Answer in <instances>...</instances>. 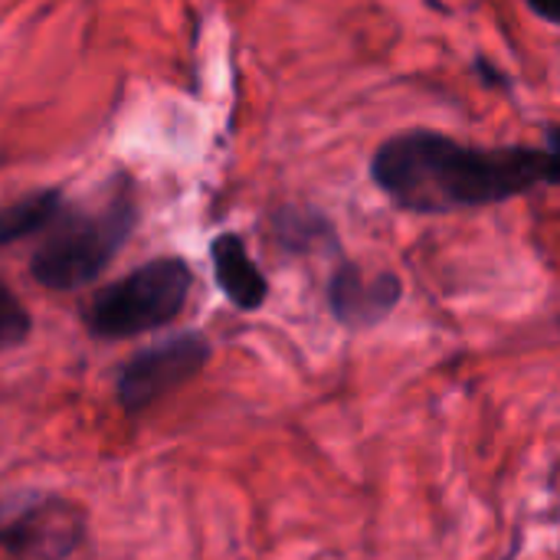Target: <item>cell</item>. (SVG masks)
<instances>
[{
    "mask_svg": "<svg viewBox=\"0 0 560 560\" xmlns=\"http://www.w3.org/2000/svg\"><path fill=\"white\" fill-rule=\"evenodd\" d=\"M371 174L377 187L404 210L450 213L489 207L560 184V125L545 148H472L433 131H407L384 141Z\"/></svg>",
    "mask_w": 560,
    "mask_h": 560,
    "instance_id": "6da1fadb",
    "label": "cell"
},
{
    "mask_svg": "<svg viewBox=\"0 0 560 560\" xmlns=\"http://www.w3.org/2000/svg\"><path fill=\"white\" fill-rule=\"evenodd\" d=\"M135 226V203L128 197L112 200L98 213L62 217L46 243L33 253L30 272L46 289H79L92 282L121 249Z\"/></svg>",
    "mask_w": 560,
    "mask_h": 560,
    "instance_id": "7a4b0ae2",
    "label": "cell"
},
{
    "mask_svg": "<svg viewBox=\"0 0 560 560\" xmlns=\"http://www.w3.org/2000/svg\"><path fill=\"white\" fill-rule=\"evenodd\" d=\"M190 269L184 259H154L102 289L89 308V328L98 338H131L167 325L187 302Z\"/></svg>",
    "mask_w": 560,
    "mask_h": 560,
    "instance_id": "3957f363",
    "label": "cell"
},
{
    "mask_svg": "<svg viewBox=\"0 0 560 560\" xmlns=\"http://www.w3.org/2000/svg\"><path fill=\"white\" fill-rule=\"evenodd\" d=\"M210 361V345L203 335L187 331L174 335L154 348H144L138 358H131L118 377V400L125 410H144L167 397L174 387L187 384L194 374L203 371Z\"/></svg>",
    "mask_w": 560,
    "mask_h": 560,
    "instance_id": "277c9868",
    "label": "cell"
},
{
    "mask_svg": "<svg viewBox=\"0 0 560 560\" xmlns=\"http://www.w3.org/2000/svg\"><path fill=\"white\" fill-rule=\"evenodd\" d=\"M400 295L404 285L394 272H381L368 279L358 266H341L328 285V302L335 318L351 328H368L384 322L400 305Z\"/></svg>",
    "mask_w": 560,
    "mask_h": 560,
    "instance_id": "5b68a950",
    "label": "cell"
},
{
    "mask_svg": "<svg viewBox=\"0 0 560 560\" xmlns=\"http://www.w3.org/2000/svg\"><path fill=\"white\" fill-rule=\"evenodd\" d=\"M210 256H213V272H217V282L220 289L226 292V299L243 308V312H253L266 302L269 295V282L266 276L256 269L253 256L246 253V243L236 236V233H223L213 240L210 246Z\"/></svg>",
    "mask_w": 560,
    "mask_h": 560,
    "instance_id": "8992f818",
    "label": "cell"
},
{
    "mask_svg": "<svg viewBox=\"0 0 560 560\" xmlns=\"http://www.w3.org/2000/svg\"><path fill=\"white\" fill-rule=\"evenodd\" d=\"M59 203H62L59 190H36L10 207H0V249L49 226L59 217Z\"/></svg>",
    "mask_w": 560,
    "mask_h": 560,
    "instance_id": "52a82bcc",
    "label": "cell"
},
{
    "mask_svg": "<svg viewBox=\"0 0 560 560\" xmlns=\"http://www.w3.org/2000/svg\"><path fill=\"white\" fill-rule=\"evenodd\" d=\"M26 335H30V312L0 282V351H10V348L23 345Z\"/></svg>",
    "mask_w": 560,
    "mask_h": 560,
    "instance_id": "ba28073f",
    "label": "cell"
},
{
    "mask_svg": "<svg viewBox=\"0 0 560 560\" xmlns=\"http://www.w3.org/2000/svg\"><path fill=\"white\" fill-rule=\"evenodd\" d=\"M528 3H532V10L538 16H545L551 23H560V0H528Z\"/></svg>",
    "mask_w": 560,
    "mask_h": 560,
    "instance_id": "9c48e42d",
    "label": "cell"
}]
</instances>
